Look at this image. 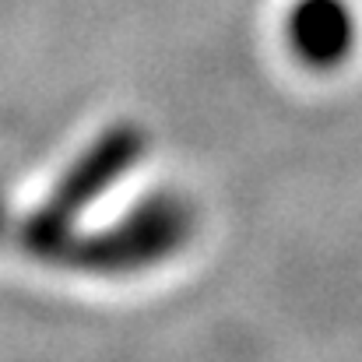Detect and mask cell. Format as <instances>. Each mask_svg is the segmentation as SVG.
Returning <instances> with one entry per match:
<instances>
[{"instance_id":"cell-1","label":"cell","mask_w":362,"mask_h":362,"mask_svg":"<svg viewBox=\"0 0 362 362\" xmlns=\"http://www.w3.org/2000/svg\"><path fill=\"white\" fill-rule=\"evenodd\" d=\"M190 236V211L176 197H151L117 229L71 246V260L88 271H134L165 260Z\"/></svg>"},{"instance_id":"cell-2","label":"cell","mask_w":362,"mask_h":362,"mask_svg":"<svg viewBox=\"0 0 362 362\" xmlns=\"http://www.w3.org/2000/svg\"><path fill=\"white\" fill-rule=\"evenodd\" d=\"M141 151H144L141 130H134V127L110 130V134L71 169V176L60 183L57 197L49 201V208L39 215V222H35V243H39V246H57V243L64 240L71 218H74L81 208H88L110 183H117L123 173L141 158Z\"/></svg>"},{"instance_id":"cell-3","label":"cell","mask_w":362,"mask_h":362,"mask_svg":"<svg viewBox=\"0 0 362 362\" xmlns=\"http://www.w3.org/2000/svg\"><path fill=\"white\" fill-rule=\"evenodd\" d=\"M288 42L310 67H338L356 46V14L349 0H296L288 11Z\"/></svg>"}]
</instances>
